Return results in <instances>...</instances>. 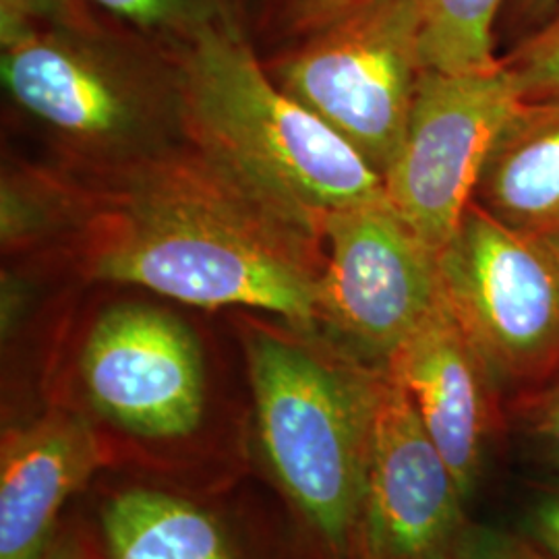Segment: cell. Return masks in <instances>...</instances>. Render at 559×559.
<instances>
[{
	"mask_svg": "<svg viewBox=\"0 0 559 559\" xmlns=\"http://www.w3.org/2000/svg\"><path fill=\"white\" fill-rule=\"evenodd\" d=\"M506 0H420L425 69L473 73L498 67L493 27Z\"/></svg>",
	"mask_w": 559,
	"mask_h": 559,
	"instance_id": "9a60e30c",
	"label": "cell"
},
{
	"mask_svg": "<svg viewBox=\"0 0 559 559\" xmlns=\"http://www.w3.org/2000/svg\"><path fill=\"white\" fill-rule=\"evenodd\" d=\"M41 559H80L73 551H69V549H64V547H55V549H48L46 551V556Z\"/></svg>",
	"mask_w": 559,
	"mask_h": 559,
	"instance_id": "d4e9b609",
	"label": "cell"
},
{
	"mask_svg": "<svg viewBox=\"0 0 559 559\" xmlns=\"http://www.w3.org/2000/svg\"><path fill=\"white\" fill-rule=\"evenodd\" d=\"M522 100L559 96V9L503 60Z\"/></svg>",
	"mask_w": 559,
	"mask_h": 559,
	"instance_id": "e0dca14e",
	"label": "cell"
},
{
	"mask_svg": "<svg viewBox=\"0 0 559 559\" xmlns=\"http://www.w3.org/2000/svg\"><path fill=\"white\" fill-rule=\"evenodd\" d=\"M522 431L540 459L559 471V378L539 388L526 402Z\"/></svg>",
	"mask_w": 559,
	"mask_h": 559,
	"instance_id": "d6986e66",
	"label": "cell"
},
{
	"mask_svg": "<svg viewBox=\"0 0 559 559\" xmlns=\"http://www.w3.org/2000/svg\"><path fill=\"white\" fill-rule=\"evenodd\" d=\"M456 559H551L539 545L503 531L477 528L468 533Z\"/></svg>",
	"mask_w": 559,
	"mask_h": 559,
	"instance_id": "ffe728a7",
	"label": "cell"
},
{
	"mask_svg": "<svg viewBox=\"0 0 559 559\" xmlns=\"http://www.w3.org/2000/svg\"><path fill=\"white\" fill-rule=\"evenodd\" d=\"M81 378L102 417L131 433L180 438L200 425L205 376L198 340L156 307L104 311L85 340Z\"/></svg>",
	"mask_w": 559,
	"mask_h": 559,
	"instance_id": "30bf717a",
	"label": "cell"
},
{
	"mask_svg": "<svg viewBox=\"0 0 559 559\" xmlns=\"http://www.w3.org/2000/svg\"><path fill=\"white\" fill-rule=\"evenodd\" d=\"M443 295L498 388L559 378V247L471 203L440 253Z\"/></svg>",
	"mask_w": 559,
	"mask_h": 559,
	"instance_id": "5b68a950",
	"label": "cell"
},
{
	"mask_svg": "<svg viewBox=\"0 0 559 559\" xmlns=\"http://www.w3.org/2000/svg\"><path fill=\"white\" fill-rule=\"evenodd\" d=\"M423 71L420 0H371L309 34L276 81L383 179Z\"/></svg>",
	"mask_w": 559,
	"mask_h": 559,
	"instance_id": "277c9868",
	"label": "cell"
},
{
	"mask_svg": "<svg viewBox=\"0 0 559 559\" xmlns=\"http://www.w3.org/2000/svg\"><path fill=\"white\" fill-rule=\"evenodd\" d=\"M2 83L23 110L83 150L120 162L150 143L156 106L140 75L85 25H41L0 9Z\"/></svg>",
	"mask_w": 559,
	"mask_h": 559,
	"instance_id": "8992f818",
	"label": "cell"
},
{
	"mask_svg": "<svg viewBox=\"0 0 559 559\" xmlns=\"http://www.w3.org/2000/svg\"><path fill=\"white\" fill-rule=\"evenodd\" d=\"M512 9V15L519 23H526L537 29L559 9V0H506L503 9Z\"/></svg>",
	"mask_w": 559,
	"mask_h": 559,
	"instance_id": "cb8c5ba5",
	"label": "cell"
},
{
	"mask_svg": "<svg viewBox=\"0 0 559 559\" xmlns=\"http://www.w3.org/2000/svg\"><path fill=\"white\" fill-rule=\"evenodd\" d=\"M90 195L62 187L44 175H15L2 180V240L25 247L69 224H83Z\"/></svg>",
	"mask_w": 559,
	"mask_h": 559,
	"instance_id": "2e32d148",
	"label": "cell"
},
{
	"mask_svg": "<svg viewBox=\"0 0 559 559\" xmlns=\"http://www.w3.org/2000/svg\"><path fill=\"white\" fill-rule=\"evenodd\" d=\"M385 371L413 402L464 500L473 498L496 433L498 383L445 295L402 342Z\"/></svg>",
	"mask_w": 559,
	"mask_h": 559,
	"instance_id": "8fae6325",
	"label": "cell"
},
{
	"mask_svg": "<svg viewBox=\"0 0 559 559\" xmlns=\"http://www.w3.org/2000/svg\"><path fill=\"white\" fill-rule=\"evenodd\" d=\"M179 41L175 115L207 158L320 235L332 212L388 200L380 173L272 80L230 23L212 15Z\"/></svg>",
	"mask_w": 559,
	"mask_h": 559,
	"instance_id": "7a4b0ae2",
	"label": "cell"
},
{
	"mask_svg": "<svg viewBox=\"0 0 559 559\" xmlns=\"http://www.w3.org/2000/svg\"><path fill=\"white\" fill-rule=\"evenodd\" d=\"M0 9L15 11L41 25H80L85 23L73 9V0H0Z\"/></svg>",
	"mask_w": 559,
	"mask_h": 559,
	"instance_id": "603a6c76",
	"label": "cell"
},
{
	"mask_svg": "<svg viewBox=\"0 0 559 559\" xmlns=\"http://www.w3.org/2000/svg\"><path fill=\"white\" fill-rule=\"evenodd\" d=\"M528 528L540 549L551 559H559V487L540 493L528 519Z\"/></svg>",
	"mask_w": 559,
	"mask_h": 559,
	"instance_id": "7402d4cb",
	"label": "cell"
},
{
	"mask_svg": "<svg viewBox=\"0 0 559 559\" xmlns=\"http://www.w3.org/2000/svg\"><path fill=\"white\" fill-rule=\"evenodd\" d=\"M102 528L110 559H233L214 516L160 491H122L106 503Z\"/></svg>",
	"mask_w": 559,
	"mask_h": 559,
	"instance_id": "5bb4252c",
	"label": "cell"
},
{
	"mask_svg": "<svg viewBox=\"0 0 559 559\" xmlns=\"http://www.w3.org/2000/svg\"><path fill=\"white\" fill-rule=\"evenodd\" d=\"M87 420L52 413L11 431L0 456V559H41L64 501L100 464Z\"/></svg>",
	"mask_w": 559,
	"mask_h": 559,
	"instance_id": "7c38bea8",
	"label": "cell"
},
{
	"mask_svg": "<svg viewBox=\"0 0 559 559\" xmlns=\"http://www.w3.org/2000/svg\"><path fill=\"white\" fill-rule=\"evenodd\" d=\"M261 448L282 487L344 558L359 535L373 413L385 369L323 359L293 340L245 338Z\"/></svg>",
	"mask_w": 559,
	"mask_h": 559,
	"instance_id": "3957f363",
	"label": "cell"
},
{
	"mask_svg": "<svg viewBox=\"0 0 559 559\" xmlns=\"http://www.w3.org/2000/svg\"><path fill=\"white\" fill-rule=\"evenodd\" d=\"M119 20L129 21L147 32L177 36L180 40L201 21L214 13L203 0H94Z\"/></svg>",
	"mask_w": 559,
	"mask_h": 559,
	"instance_id": "ac0fdd59",
	"label": "cell"
},
{
	"mask_svg": "<svg viewBox=\"0 0 559 559\" xmlns=\"http://www.w3.org/2000/svg\"><path fill=\"white\" fill-rule=\"evenodd\" d=\"M475 201L503 224L559 247V96L520 104L485 162Z\"/></svg>",
	"mask_w": 559,
	"mask_h": 559,
	"instance_id": "4fadbf2b",
	"label": "cell"
},
{
	"mask_svg": "<svg viewBox=\"0 0 559 559\" xmlns=\"http://www.w3.org/2000/svg\"><path fill=\"white\" fill-rule=\"evenodd\" d=\"M522 102L503 60L473 73L423 71L383 187L392 207L438 253L475 201L491 147Z\"/></svg>",
	"mask_w": 559,
	"mask_h": 559,
	"instance_id": "52a82bcc",
	"label": "cell"
},
{
	"mask_svg": "<svg viewBox=\"0 0 559 559\" xmlns=\"http://www.w3.org/2000/svg\"><path fill=\"white\" fill-rule=\"evenodd\" d=\"M367 2L371 0H288V20L293 29L309 36Z\"/></svg>",
	"mask_w": 559,
	"mask_h": 559,
	"instance_id": "44dd1931",
	"label": "cell"
},
{
	"mask_svg": "<svg viewBox=\"0 0 559 559\" xmlns=\"http://www.w3.org/2000/svg\"><path fill=\"white\" fill-rule=\"evenodd\" d=\"M321 237L320 323L346 355L385 369L443 299L440 253L388 200L332 212Z\"/></svg>",
	"mask_w": 559,
	"mask_h": 559,
	"instance_id": "ba28073f",
	"label": "cell"
},
{
	"mask_svg": "<svg viewBox=\"0 0 559 559\" xmlns=\"http://www.w3.org/2000/svg\"><path fill=\"white\" fill-rule=\"evenodd\" d=\"M80 255L90 278L320 325L323 237L191 143L120 162L90 195Z\"/></svg>",
	"mask_w": 559,
	"mask_h": 559,
	"instance_id": "6da1fadb",
	"label": "cell"
},
{
	"mask_svg": "<svg viewBox=\"0 0 559 559\" xmlns=\"http://www.w3.org/2000/svg\"><path fill=\"white\" fill-rule=\"evenodd\" d=\"M464 501L413 402L385 371L360 516L365 559H456L473 531Z\"/></svg>",
	"mask_w": 559,
	"mask_h": 559,
	"instance_id": "9c48e42d",
	"label": "cell"
}]
</instances>
